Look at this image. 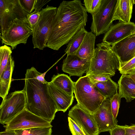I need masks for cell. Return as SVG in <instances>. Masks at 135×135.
I'll list each match as a JSON object with an SVG mask.
<instances>
[{"label":"cell","instance_id":"36","mask_svg":"<svg viewBox=\"0 0 135 135\" xmlns=\"http://www.w3.org/2000/svg\"><path fill=\"white\" fill-rule=\"evenodd\" d=\"M125 135H135V129L130 126L125 125Z\"/></svg>","mask_w":135,"mask_h":135},{"label":"cell","instance_id":"28","mask_svg":"<svg viewBox=\"0 0 135 135\" xmlns=\"http://www.w3.org/2000/svg\"><path fill=\"white\" fill-rule=\"evenodd\" d=\"M69 126L72 135H86L79 125L70 117H68Z\"/></svg>","mask_w":135,"mask_h":135},{"label":"cell","instance_id":"29","mask_svg":"<svg viewBox=\"0 0 135 135\" xmlns=\"http://www.w3.org/2000/svg\"><path fill=\"white\" fill-rule=\"evenodd\" d=\"M121 99L118 93L110 99L111 108L113 117L116 119L120 107Z\"/></svg>","mask_w":135,"mask_h":135},{"label":"cell","instance_id":"21","mask_svg":"<svg viewBox=\"0 0 135 135\" xmlns=\"http://www.w3.org/2000/svg\"><path fill=\"white\" fill-rule=\"evenodd\" d=\"M51 82L57 88L68 94L74 95L75 82L67 75L59 73L54 75Z\"/></svg>","mask_w":135,"mask_h":135},{"label":"cell","instance_id":"35","mask_svg":"<svg viewBox=\"0 0 135 135\" xmlns=\"http://www.w3.org/2000/svg\"><path fill=\"white\" fill-rule=\"evenodd\" d=\"M47 72L44 73H40L37 71L36 70V77L37 79L40 82L43 83H47V82L45 79V76Z\"/></svg>","mask_w":135,"mask_h":135},{"label":"cell","instance_id":"30","mask_svg":"<svg viewBox=\"0 0 135 135\" xmlns=\"http://www.w3.org/2000/svg\"><path fill=\"white\" fill-rule=\"evenodd\" d=\"M23 9L29 13L35 10L36 0H19Z\"/></svg>","mask_w":135,"mask_h":135},{"label":"cell","instance_id":"18","mask_svg":"<svg viewBox=\"0 0 135 135\" xmlns=\"http://www.w3.org/2000/svg\"><path fill=\"white\" fill-rule=\"evenodd\" d=\"M133 4L132 0H118L113 21L118 20L119 22H129Z\"/></svg>","mask_w":135,"mask_h":135},{"label":"cell","instance_id":"22","mask_svg":"<svg viewBox=\"0 0 135 135\" xmlns=\"http://www.w3.org/2000/svg\"><path fill=\"white\" fill-rule=\"evenodd\" d=\"M88 32L84 27L72 37L65 50V52L67 55H76Z\"/></svg>","mask_w":135,"mask_h":135},{"label":"cell","instance_id":"15","mask_svg":"<svg viewBox=\"0 0 135 135\" xmlns=\"http://www.w3.org/2000/svg\"><path fill=\"white\" fill-rule=\"evenodd\" d=\"M112 46L120 63L129 61L135 56V32Z\"/></svg>","mask_w":135,"mask_h":135},{"label":"cell","instance_id":"7","mask_svg":"<svg viewBox=\"0 0 135 135\" xmlns=\"http://www.w3.org/2000/svg\"><path fill=\"white\" fill-rule=\"evenodd\" d=\"M25 92L23 89L9 94L0 106V123L6 124L26 108Z\"/></svg>","mask_w":135,"mask_h":135},{"label":"cell","instance_id":"12","mask_svg":"<svg viewBox=\"0 0 135 135\" xmlns=\"http://www.w3.org/2000/svg\"><path fill=\"white\" fill-rule=\"evenodd\" d=\"M110 99L105 98L93 114L100 133L109 131L118 125V121L112 112Z\"/></svg>","mask_w":135,"mask_h":135},{"label":"cell","instance_id":"10","mask_svg":"<svg viewBox=\"0 0 135 135\" xmlns=\"http://www.w3.org/2000/svg\"><path fill=\"white\" fill-rule=\"evenodd\" d=\"M28 14L21 7L19 0H0V35L10 22L16 18L27 17Z\"/></svg>","mask_w":135,"mask_h":135},{"label":"cell","instance_id":"1","mask_svg":"<svg viewBox=\"0 0 135 135\" xmlns=\"http://www.w3.org/2000/svg\"><path fill=\"white\" fill-rule=\"evenodd\" d=\"M86 11L81 1H64L57 8L46 47L57 51L86 26Z\"/></svg>","mask_w":135,"mask_h":135},{"label":"cell","instance_id":"23","mask_svg":"<svg viewBox=\"0 0 135 135\" xmlns=\"http://www.w3.org/2000/svg\"><path fill=\"white\" fill-rule=\"evenodd\" d=\"M94 84L101 94L106 98L111 99L117 93L118 84L111 78L107 81Z\"/></svg>","mask_w":135,"mask_h":135},{"label":"cell","instance_id":"33","mask_svg":"<svg viewBox=\"0 0 135 135\" xmlns=\"http://www.w3.org/2000/svg\"><path fill=\"white\" fill-rule=\"evenodd\" d=\"M125 126L117 125L109 132L110 135H125Z\"/></svg>","mask_w":135,"mask_h":135},{"label":"cell","instance_id":"20","mask_svg":"<svg viewBox=\"0 0 135 135\" xmlns=\"http://www.w3.org/2000/svg\"><path fill=\"white\" fill-rule=\"evenodd\" d=\"M96 36L91 31L88 32L76 55L83 59L92 58L95 50Z\"/></svg>","mask_w":135,"mask_h":135},{"label":"cell","instance_id":"37","mask_svg":"<svg viewBox=\"0 0 135 135\" xmlns=\"http://www.w3.org/2000/svg\"><path fill=\"white\" fill-rule=\"evenodd\" d=\"M15 130L5 131L0 133V135H15Z\"/></svg>","mask_w":135,"mask_h":135},{"label":"cell","instance_id":"5","mask_svg":"<svg viewBox=\"0 0 135 135\" xmlns=\"http://www.w3.org/2000/svg\"><path fill=\"white\" fill-rule=\"evenodd\" d=\"M57 9L47 5L41 10L39 19L33 29L32 40L34 49L42 50L46 47Z\"/></svg>","mask_w":135,"mask_h":135},{"label":"cell","instance_id":"17","mask_svg":"<svg viewBox=\"0 0 135 135\" xmlns=\"http://www.w3.org/2000/svg\"><path fill=\"white\" fill-rule=\"evenodd\" d=\"M119 98L127 102L135 99V81L128 75H122L118 81Z\"/></svg>","mask_w":135,"mask_h":135},{"label":"cell","instance_id":"41","mask_svg":"<svg viewBox=\"0 0 135 135\" xmlns=\"http://www.w3.org/2000/svg\"><path fill=\"white\" fill-rule=\"evenodd\" d=\"M134 69H135V68H134Z\"/></svg>","mask_w":135,"mask_h":135},{"label":"cell","instance_id":"24","mask_svg":"<svg viewBox=\"0 0 135 135\" xmlns=\"http://www.w3.org/2000/svg\"><path fill=\"white\" fill-rule=\"evenodd\" d=\"M52 127H36L16 130L15 135H51Z\"/></svg>","mask_w":135,"mask_h":135},{"label":"cell","instance_id":"31","mask_svg":"<svg viewBox=\"0 0 135 135\" xmlns=\"http://www.w3.org/2000/svg\"><path fill=\"white\" fill-rule=\"evenodd\" d=\"M41 13V11L40 12H35L29 13L27 15V18L32 30L37 23L40 17Z\"/></svg>","mask_w":135,"mask_h":135},{"label":"cell","instance_id":"8","mask_svg":"<svg viewBox=\"0 0 135 135\" xmlns=\"http://www.w3.org/2000/svg\"><path fill=\"white\" fill-rule=\"evenodd\" d=\"M118 0H103L100 9L92 15L90 28L96 36L105 34L112 25L113 19Z\"/></svg>","mask_w":135,"mask_h":135},{"label":"cell","instance_id":"27","mask_svg":"<svg viewBox=\"0 0 135 135\" xmlns=\"http://www.w3.org/2000/svg\"><path fill=\"white\" fill-rule=\"evenodd\" d=\"M135 68V56L127 62L120 63L118 70L122 75H128Z\"/></svg>","mask_w":135,"mask_h":135},{"label":"cell","instance_id":"25","mask_svg":"<svg viewBox=\"0 0 135 135\" xmlns=\"http://www.w3.org/2000/svg\"><path fill=\"white\" fill-rule=\"evenodd\" d=\"M12 51L11 48L6 45L0 47V75L6 68Z\"/></svg>","mask_w":135,"mask_h":135},{"label":"cell","instance_id":"38","mask_svg":"<svg viewBox=\"0 0 135 135\" xmlns=\"http://www.w3.org/2000/svg\"><path fill=\"white\" fill-rule=\"evenodd\" d=\"M128 75L130 77L135 81V69L132 70Z\"/></svg>","mask_w":135,"mask_h":135},{"label":"cell","instance_id":"26","mask_svg":"<svg viewBox=\"0 0 135 135\" xmlns=\"http://www.w3.org/2000/svg\"><path fill=\"white\" fill-rule=\"evenodd\" d=\"M103 0H84V7L86 12L94 15L99 10Z\"/></svg>","mask_w":135,"mask_h":135},{"label":"cell","instance_id":"32","mask_svg":"<svg viewBox=\"0 0 135 135\" xmlns=\"http://www.w3.org/2000/svg\"><path fill=\"white\" fill-rule=\"evenodd\" d=\"M88 76L91 82L93 84L107 81L110 78L109 75L98 74L90 75Z\"/></svg>","mask_w":135,"mask_h":135},{"label":"cell","instance_id":"4","mask_svg":"<svg viewBox=\"0 0 135 135\" xmlns=\"http://www.w3.org/2000/svg\"><path fill=\"white\" fill-rule=\"evenodd\" d=\"M74 93L77 104L93 114L106 98L91 82L88 76L80 77L75 82Z\"/></svg>","mask_w":135,"mask_h":135},{"label":"cell","instance_id":"40","mask_svg":"<svg viewBox=\"0 0 135 135\" xmlns=\"http://www.w3.org/2000/svg\"><path fill=\"white\" fill-rule=\"evenodd\" d=\"M133 3L134 4H135V0H132Z\"/></svg>","mask_w":135,"mask_h":135},{"label":"cell","instance_id":"9","mask_svg":"<svg viewBox=\"0 0 135 135\" xmlns=\"http://www.w3.org/2000/svg\"><path fill=\"white\" fill-rule=\"evenodd\" d=\"M5 131L52 127L51 123L25 109L4 126Z\"/></svg>","mask_w":135,"mask_h":135},{"label":"cell","instance_id":"39","mask_svg":"<svg viewBox=\"0 0 135 135\" xmlns=\"http://www.w3.org/2000/svg\"><path fill=\"white\" fill-rule=\"evenodd\" d=\"M130 126L135 129V124L132 125Z\"/></svg>","mask_w":135,"mask_h":135},{"label":"cell","instance_id":"42","mask_svg":"<svg viewBox=\"0 0 135 135\" xmlns=\"http://www.w3.org/2000/svg\"></svg>","mask_w":135,"mask_h":135},{"label":"cell","instance_id":"19","mask_svg":"<svg viewBox=\"0 0 135 135\" xmlns=\"http://www.w3.org/2000/svg\"><path fill=\"white\" fill-rule=\"evenodd\" d=\"M14 66V61L11 55L6 68L0 75V96L3 99L7 96L10 89Z\"/></svg>","mask_w":135,"mask_h":135},{"label":"cell","instance_id":"13","mask_svg":"<svg viewBox=\"0 0 135 135\" xmlns=\"http://www.w3.org/2000/svg\"><path fill=\"white\" fill-rule=\"evenodd\" d=\"M135 32V23L132 22H122L112 25L105 34L103 42L111 46Z\"/></svg>","mask_w":135,"mask_h":135},{"label":"cell","instance_id":"14","mask_svg":"<svg viewBox=\"0 0 135 135\" xmlns=\"http://www.w3.org/2000/svg\"><path fill=\"white\" fill-rule=\"evenodd\" d=\"M91 59H83L76 55H67L63 61L62 69L70 76L81 77L89 69Z\"/></svg>","mask_w":135,"mask_h":135},{"label":"cell","instance_id":"16","mask_svg":"<svg viewBox=\"0 0 135 135\" xmlns=\"http://www.w3.org/2000/svg\"><path fill=\"white\" fill-rule=\"evenodd\" d=\"M48 86L49 93L56 105L57 112H65L72 104L74 95L68 94L55 86L51 81L48 82Z\"/></svg>","mask_w":135,"mask_h":135},{"label":"cell","instance_id":"2","mask_svg":"<svg viewBox=\"0 0 135 135\" xmlns=\"http://www.w3.org/2000/svg\"><path fill=\"white\" fill-rule=\"evenodd\" d=\"M36 69L32 67L26 70L23 90L26 94L25 109L51 122L57 112L56 105L48 89V82L43 83L36 77Z\"/></svg>","mask_w":135,"mask_h":135},{"label":"cell","instance_id":"11","mask_svg":"<svg viewBox=\"0 0 135 135\" xmlns=\"http://www.w3.org/2000/svg\"><path fill=\"white\" fill-rule=\"evenodd\" d=\"M68 115L79 125L86 135H98L100 133L94 114L78 104L71 108Z\"/></svg>","mask_w":135,"mask_h":135},{"label":"cell","instance_id":"6","mask_svg":"<svg viewBox=\"0 0 135 135\" xmlns=\"http://www.w3.org/2000/svg\"><path fill=\"white\" fill-rule=\"evenodd\" d=\"M32 32L26 17L16 18L9 23L7 28L0 35L2 43L10 46L12 50L19 44H26Z\"/></svg>","mask_w":135,"mask_h":135},{"label":"cell","instance_id":"3","mask_svg":"<svg viewBox=\"0 0 135 135\" xmlns=\"http://www.w3.org/2000/svg\"><path fill=\"white\" fill-rule=\"evenodd\" d=\"M97 46L86 76L105 74L113 76L120 67L119 57L110 45L103 42Z\"/></svg>","mask_w":135,"mask_h":135},{"label":"cell","instance_id":"34","mask_svg":"<svg viewBox=\"0 0 135 135\" xmlns=\"http://www.w3.org/2000/svg\"><path fill=\"white\" fill-rule=\"evenodd\" d=\"M50 0H36L34 11L40 12L42 9V7Z\"/></svg>","mask_w":135,"mask_h":135}]
</instances>
